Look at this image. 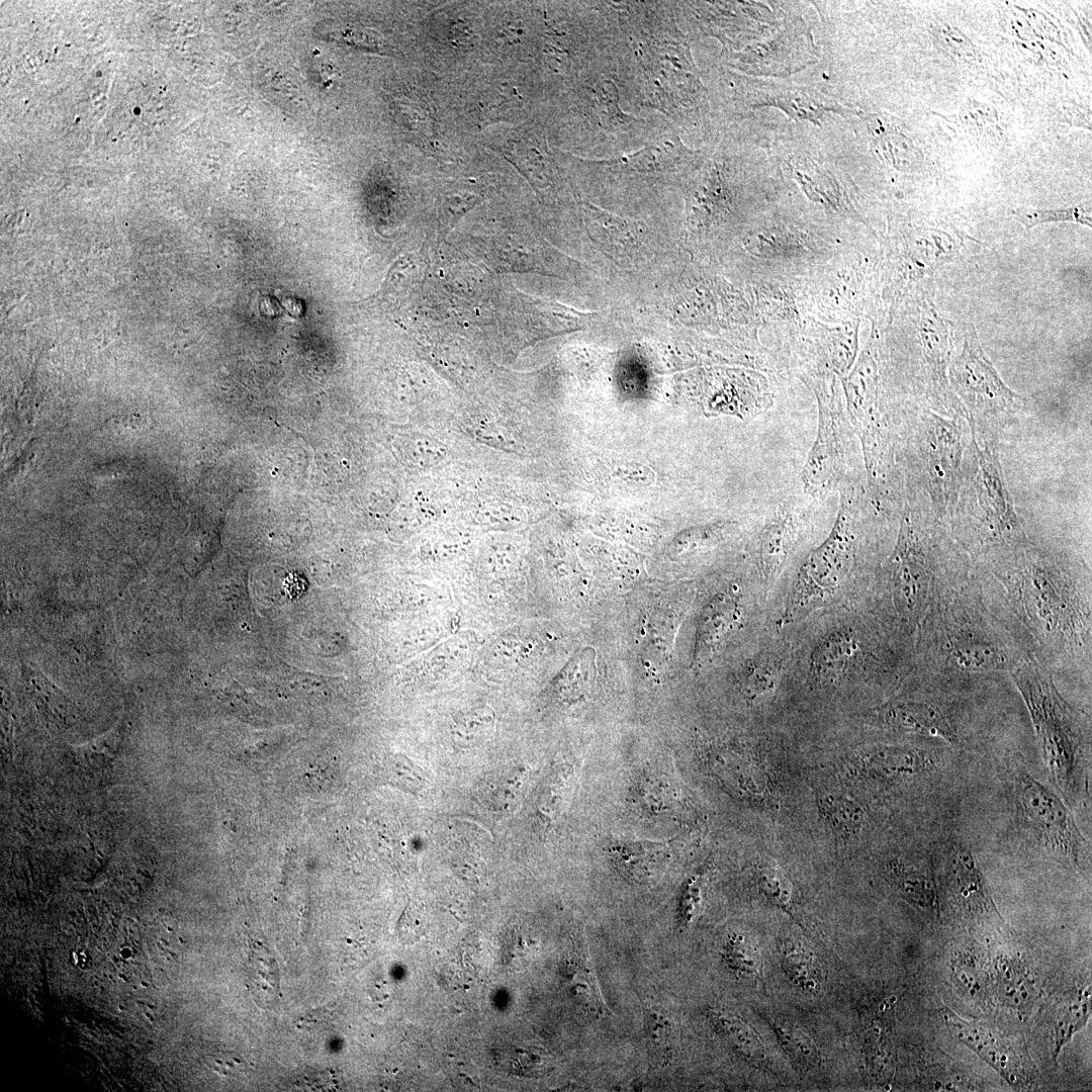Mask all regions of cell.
Wrapping results in <instances>:
<instances>
[{
	"label": "cell",
	"mask_w": 1092,
	"mask_h": 1092,
	"mask_svg": "<svg viewBox=\"0 0 1092 1092\" xmlns=\"http://www.w3.org/2000/svg\"><path fill=\"white\" fill-rule=\"evenodd\" d=\"M974 564L1015 622L1031 657L1053 675L1090 684V566L1030 538Z\"/></svg>",
	"instance_id": "obj_1"
},
{
	"label": "cell",
	"mask_w": 1092,
	"mask_h": 1092,
	"mask_svg": "<svg viewBox=\"0 0 1092 1092\" xmlns=\"http://www.w3.org/2000/svg\"><path fill=\"white\" fill-rule=\"evenodd\" d=\"M920 671L1009 674L1031 657L1015 622L972 561L946 575L914 637Z\"/></svg>",
	"instance_id": "obj_2"
},
{
	"label": "cell",
	"mask_w": 1092,
	"mask_h": 1092,
	"mask_svg": "<svg viewBox=\"0 0 1092 1092\" xmlns=\"http://www.w3.org/2000/svg\"><path fill=\"white\" fill-rule=\"evenodd\" d=\"M617 16L614 42L621 93L640 108L653 109L688 130L700 119L706 89L688 36L675 17L676 4L611 2Z\"/></svg>",
	"instance_id": "obj_3"
},
{
	"label": "cell",
	"mask_w": 1092,
	"mask_h": 1092,
	"mask_svg": "<svg viewBox=\"0 0 1092 1092\" xmlns=\"http://www.w3.org/2000/svg\"><path fill=\"white\" fill-rule=\"evenodd\" d=\"M965 450L956 502L941 521L956 544L977 563L1029 539L1007 488L995 438L978 433Z\"/></svg>",
	"instance_id": "obj_4"
},
{
	"label": "cell",
	"mask_w": 1092,
	"mask_h": 1092,
	"mask_svg": "<svg viewBox=\"0 0 1092 1092\" xmlns=\"http://www.w3.org/2000/svg\"><path fill=\"white\" fill-rule=\"evenodd\" d=\"M1009 676L1029 714L1046 776L1068 806L1087 793L1090 721L1061 695L1054 675L1034 658Z\"/></svg>",
	"instance_id": "obj_5"
},
{
	"label": "cell",
	"mask_w": 1092,
	"mask_h": 1092,
	"mask_svg": "<svg viewBox=\"0 0 1092 1092\" xmlns=\"http://www.w3.org/2000/svg\"><path fill=\"white\" fill-rule=\"evenodd\" d=\"M970 558L931 513L906 510L896 545L885 566V581L902 631L914 640L941 580Z\"/></svg>",
	"instance_id": "obj_6"
},
{
	"label": "cell",
	"mask_w": 1092,
	"mask_h": 1092,
	"mask_svg": "<svg viewBox=\"0 0 1092 1092\" xmlns=\"http://www.w3.org/2000/svg\"><path fill=\"white\" fill-rule=\"evenodd\" d=\"M576 116L582 149L588 159H608L645 145L662 125L626 112L616 68L598 69L580 79Z\"/></svg>",
	"instance_id": "obj_7"
},
{
	"label": "cell",
	"mask_w": 1092,
	"mask_h": 1092,
	"mask_svg": "<svg viewBox=\"0 0 1092 1092\" xmlns=\"http://www.w3.org/2000/svg\"><path fill=\"white\" fill-rule=\"evenodd\" d=\"M947 376L968 414V423L980 434L995 438L1023 408L1024 398L1000 377L973 324L966 327L962 347L950 357Z\"/></svg>",
	"instance_id": "obj_8"
},
{
	"label": "cell",
	"mask_w": 1092,
	"mask_h": 1092,
	"mask_svg": "<svg viewBox=\"0 0 1092 1092\" xmlns=\"http://www.w3.org/2000/svg\"><path fill=\"white\" fill-rule=\"evenodd\" d=\"M920 686L867 714V721L879 728L958 744L963 723L954 696L964 674L920 671Z\"/></svg>",
	"instance_id": "obj_9"
},
{
	"label": "cell",
	"mask_w": 1092,
	"mask_h": 1092,
	"mask_svg": "<svg viewBox=\"0 0 1092 1092\" xmlns=\"http://www.w3.org/2000/svg\"><path fill=\"white\" fill-rule=\"evenodd\" d=\"M963 421L967 420L927 411L918 423V474L930 499V511L940 522L952 508L960 487L967 448Z\"/></svg>",
	"instance_id": "obj_10"
},
{
	"label": "cell",
	"mask_w": 1092,
	"mask_h": 1092,
	"mask_svg": "<svg viewBox=\"0 0 1092 1092\" xmlns=\"http://www.w3.org/2000/svg\"><path fill=\"white\" fill-rule=\"evenodd\" d=\"M853 552V523L842 511L829 537L803 562L777 624L789 625L832 600L847 576Z\"/></svg>",
	"instance_id": "obj_11"
},
{
	"label": "cell",
	"mask_w": 1092,
	"mask_h": 1092,
	"mask_svg": "<svg viewBox=\"0 0 1092 1092\" xmlns=\"http://www.w3.org/2000/svg\"><path fill=\"white\" fill-rule=\"evenodd\" d=\"M1016 810L1023 827L1052 854L1079 864L1088 842L1066 802L1024 771L1014 784Z\"/></svg>",
	"instance_id": "obj_12"
},
{
	"label": "cell",
	"mask_w": 1092,
	"mask_h": 1092,
	"mask_svg": "<svg viewBox=\"0 0 1092 1092\" xmlns=\"http://www.w3.org/2000/svg\"><path fill=\"white\" fill-rule=\"evenodd\" d=\"M859 386L849 401L851 421L860 438L870 487L876 498L888 492L889 446L886 420L878 401L877 367L872 359L863 365Z\"/></svg>",
	"instance_id": "obj_13"
},
{
	"label": "cell",
	"mask_w": 1092,
	"mask_h": 1092,
	"mask_svg": "<svg viewBox=\"0 0 1092 1092\" xmlns=\"http://www.w3.org/2000/svg\"><path fill=\"white\" fill-rule=\"evenodd\" d=\"M866 658L883 663L878 653L866 650L861 638L852 628H841L817 643L811 653L809 674L812 682L817 686L833 685L842 678L854 663L864 662Z\"/></svg>",
	"instance_id": "obj_14"
},
{
	"label": "cell",
	"mask_w": 1092,
	"mask_h": 1092,
	"mask_svg": "<svg viewBox=\"0 0 1092 1092\" xmlns=\"http://www.w3.org/2000/svg\"><path fill=\"white\" fill-rule=\"evenodd\" d=\"M945 1024L951 1032L982 1060L995 1069L1011 1085L1023 1080V1067L1008 1043L990 1028L958 1017L950 1010L943 1013Z\"/></svg>",
	"instance_id": "obj_15"
},
{
	"label": "cell",
	"mask_w": 1092,
	"mask_h": 1092,
	"mask_svg": "<svg viewBox=\"0 0 1092 1092\" xmlns=\"http://www.w3.org/2000/svg\"><path fill=\"white\" fill-rule=\"evenodd\" d=\"M935 756L927 749L911 745H878L864 750L857 767L866 777L897 782L933 770Z\"/></svg>",
	"instance_id": "obj_16"
},
{
	"label": "cell",
	"mask_w": 1092,
	"mask_h": 1092,
	"mask_svg": "<svg viewBox=\"0 0 1092 1092\" xmlns=\"http://www.w3.org/2000/svg\"><path fill=\"white\" fill-rule=\"evenodd\" d=\"M741 617L739 598L731 590L717 596L705 609L698 634L697 656L710 655Z\"/></svg>",
	"instance_id": "obj_17"
},
{
	"label": "cell",
	"mask_w": 1092,
	"mask_h": 1092,
	"mask_svg": "<svg viewBox=\"0 0 1092 1092\" xmlns=\"http://www.w3.org/2000/svg\"><path fill=\"white\" fill-rule=\"evenodd\" d=\"M818 437L804 471V480L811 489L828 485L839 460L836 418L821 412Z\"/></svg>",
	"instance_id": "obj_18"
},
{
	"label": "cell",
	"mask_w": 1092,
	"mask_h": 1092,
	"mask_svg": "<svg viewBox=\"0 0 1092 1092\" xmlns=\"http://www.w3.org/2000/svg\"><path fill=\"white\" fill-rule=\"evenodd\" d=\"M884 874L889 883L911 905L930 915L937 912L935 885L926 873L901 859L893 858L885 862Z\"/></svg>",
	"instance_id": "obj_19"
},
{
	"label": "cell",
	"mask_w": 1092,
	"mask_h": 1092,
	"mask_svg": "<svg viewBox=\"0 0 1092 1092\" xmlns=\"http://www.w3.org/2000/svg\"><path fill=\"white\" fill-rule=\"evenodd\" d=\"M710 1022L718 1035L745 1061L758 1065L766 1058L764 1045L758 1033L735 1014L712 1009L708 1013Z\"/></svg>",
	"instance_id": "obj_20"
},
{
	"label": "cell",
	"mask_w": 1092,
	"mask_h": 1092,
	"mask_svg": "<svg viewBox=\"0 0 1092 1092\" xmlns=\"http://www.w3.org/2000/svg\"><path fill=\"white\" fill-rule=\"evenodd\" d=\"M248 981L258 1006L271 1009L279 1003V970L269 949L259 941L250 947Z\"/></svg>",
	"instance_id": "obj_21"
},
{
	"label": "cell",
	"mask_w": 1092,
	"mask_h": 1092,
	"mask_svg": "<svg viewBox=\"0 0 1092 1092\" xmlns=\"http://www.w3.org/2000/svg\"><path fill=\"white\" fill-rule=\"evenodd\" d=\"M644 1030L651 1063L664 1067L674 1054L675 1026L673 1018L663 1007L648 1000H641Z\"/></svg>",
	"instance_id": "obj_22"
},
{
	"label": "cell",
	"mask_w": 1092,
	"mask_h": 1092,
	"mask_svg": "<svg viewBox=\"0 0 1092 1092\" xmlns=\"http://www.w3.org/2000/svg\"><path fill=\"white\" fill-rule=\"evenodd\" d=\"M791 516L779 512L764 528L760 538V568L766 579L777 576L787 558L792 541Z\"/></svg>",
	"instance_id": "obj_23"
},
{
	"label": "cell",
	"mask_w": 1092,
	"mask_h": 1092,
	"mask_svg": "<svg viewBox=\"0 0 1092 1092\" xmlns=\"http://www.w3.org/2000/svg\"><path fill=\"white\" fill-rule=\"evenodd\" d=\"M783 669V659L771 651H763L748 659L742 666L738 681L742 694L755 700L772 691Z\"/></svg>",
	"instance_id": "obj_24"
},
{
	"label": "cell",
	"mask_w": 1092,
	"mask_h": 1092,
	"mask_svg": "<svg viewBox=\"0 0 1092 1092\" xmlns=\"http://www.w3.org/2000/svg\"><path fill=\"white\" fill-rule=\"evenodd\" d=\"M596 653L586 648L573 657L554 681V690L563 701H575L588 691L596 673Z\"/></svg>",
	"instance_id": "obj_25"
},
{
	"label": "cell",
	"mask_w": 1092,
	"mask_h": 1092,
	"mask_svg": "<svg viewBox=\"0 0 1092 1092\" xmlns=\"http://www.w3.org/2000/svg\"><path fill=\"white\" fill-rule=\"evenodd\" d=\"M772 1028L781 1045L796 1064L807 1070L820 1065L819 1050L803 1027L786 1017H776Z\"/></svg>",
	"instance_id": "obj_26"
},
{
	"label": "cell",
	"mask_w": 1092,
	"mask_h": 1092,
	"mask_svg": "<svg viewBox=\"0 0 1092 1092\" xmlns=\"http://www.w3.org/2000/svg\"><path fill=\"white\" fill-rule=\"evenodd\" d=\"M763 101V104L781 107L794 118L809 119L814 122H817L816 119L820 118L825 111L836 108L820 96L798 89H769Z\"/></svg>",
	"instance_id": "obj_27"
},
{
	"label": "cell",
	"mask_w": 1092,
	"mask_h": 1092,
	"mask_svg": "<svg viewBox=\"0 0 1092 1092\" xmlns=\"http://www.w3.org/2000/svg\"><path fill=\"white\" fill-rule=\"evenodd\" d=\"M782 969L799 989L817 993L822 984V972L812 952L801 945L786 946L781 959Z\"/></svg>",
	"instance_id": "obj_28"
},
{
	"label": "cell",
	"mask_w": 1092,
	"mask_h": 1092,
	"mask_svg": "<svg viewBox=\"0 0 1092 1092\" xmlns=\"http://www.w3.org/2000/svg\"><path fill=\"white\" fill-rule=\"evenodd\" d=\"M819 809L829 825L845 834H856L864 823L860 805L846 795L826 793L818 799Z\"/></svg>",
	"instance_id": "obj_29"
},
{
	"label": "cell",
	"mask_w": 1092,
	"mask_h": 1092,
	"mask_svg": "<svg viewBox=\"0 0 1092 1092\" xmlns=\"http://www.w3.org/2000/svg\"><path fill=\"white\" fill-rule=\"evenodd\" d=\"M1091 1013L1090 987L1064 1006L1055 1024L1054 1059L1087 1022Z\"/></svg>",
	"instance_id": "obj_30"
},
{
	"label": "cell",
	"mask_w": 1092,
	"mask_h": 1092,
	"mask_svg": "<svg viewBox=\"0 0 1092 1092\" xmlns=\"http://www.w3.org/2000/svg\"><path fill=\"white\" fill-rule=\"evenodd\" d=\"M725 965L740 976L752 977L760 974L761 958L752 940L740 932H732L722 947Z\"/></svg>",
	"instance_id": "obj_31"
},
{
	"label": "cell",
	"mask_w": 1092,
	"mask_h": 1092,
	"mask_svg": "<svg viewBox=\"0 0 1092 1092\" xmlns=\"http://www.w3.org/2000/svg\"><path fill=\"white\" fill-rule=\"evenodd\" d=\"M494 721L493 711L486 706L467 709L454 717L452 736L459 744H475L491 733Z\"/></svg>",
	"instance_id": "obj_32"
},
{
	"label": "cell",
	"mask_w": 1092,
	"mask_h": 1092,
	"mask_svg": "<svg viewBox=\"0 0 1092 1092\" xmlns=\"http://www.w3.org/2000/svg\"><path fill=\"white\" fill-rule=\"evenodd\" d=\"M1012 215L1027 230L1052 221H1071L1089 228L1092 226L1091 200L1078 205L1055 209L1021 208L1013 210Z\"/></svg>",
	"instance_id": "obj_33"
},
{
	"label": "cell",
	"mask_w": 1092,
	"mask_h": 1092,
	"mask_svg": "<svg viewBox=\"0 0 1092 1092\" xmlns=\"http://www.w3.org/2000/svg\"><path fill=\"white\" fill-rule=\"evenodd\" d=\"M574 780L572 767L563 765L555 769L543 786L539 796V809L551 818L562 813L572 795Z\"/></svg>",
	"instance_id": "obj_34"
},
{
	"label": "cell",
	"mask_w": 1092,
	"mask_h": 1092,
	"mask_svg": "<svg viewBox=\"0 0 1092 1092\" xmlns=\"http://www.w3.org/2000/svg\"><path fill=\"white\" fill-rule=\"evenodd\" d=\"M757 887L768 902L794 917L793 888L779 868L761 864L757 871Z\"/></svg>",
	"instance_id": "obj_35"
},
{
	"label": "cell",
	"mask_w": 1092,
	"mask_h": 1092,
	"mask_svg": "<svg viewBox=\"0 0 1092 1092\" xmlns=\"http://www.w3.org/2000/svg\"><path fill=\"white\" fill-rule=\"evenodd\" d=\"M704 886L705 876L701 874L695 875L688 882L679 907L681 925H689L698 915L702 903Z\"/></svg>",
	"instance_id": "obj_36"
},
{
	"label": "cell",
	"mask_w": 1092,
	"mask_h": 1092,
	"mask_svg": "<svg viewBox=\"0 0 1092 1092\" xmlns=\"http://www.w3.org/2000/svg\"><path fill=\"white\" fill-rule=\"evenodd\" d=\"M393 777L397 783L411 792L420 791L425 785V775L421 767L405 758L392 761Z\"/></svg>",
	"instance_id": "obj_37"
},
{
	"label": "cell",
	"mask_w": 1092,
	"mask_h": 1092,
	"mask_svg": "<svg viewBox=\"0 0 1092 1092\" xmlns=\"http://www.w3.org/2000/svg\"><path fill=\"white\" fill-rule=\"evenodd\" d=\"M466 645L459 641H450L439 647L431 656L430 666L434 669L452 668L465 656Z\"/></svg>",
	"instance_id": "obj_38"
}]
</instances>
